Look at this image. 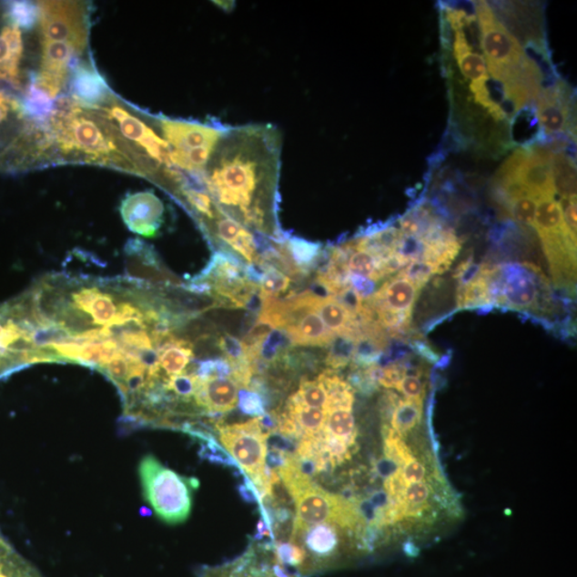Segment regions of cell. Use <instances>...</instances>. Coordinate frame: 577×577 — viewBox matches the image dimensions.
Listing matches in <instances>:
<instances>
[{
  "instance_id": "cell-11",
  "label": "cell",
  "mask_w": 577,
  "mask_h": 577,
  "mask_svg": "<svg viewBox=\"0 0 577 577\" xmlns=\"http://www.w3.org/2000/svg\"><path fill=\"white\" fill-rule=\"evenodd\" d=\"M107 118L116 124L119 133L125 138L133 141L144 151L145 157L158 166L159 168H175L170 162V147L166 140L146 122L132 115L128 110L116 103H109L102 107Z\"/></svg>"
},
{
  "instance_id": "cell-5",
  "label": "cell",
  "mask_w": 577,
  "mask_h": 577,
  "mask_svg": "<svg viewBox=\"0 0 577 577\" xmlns=\"http://www.w3.org/2000/svg\"><path fill=\"white\" fill-rule=\"evenodd\" d=\"M161 137L170 147L169 158L177 169L204 179L205 170L228 127L196 121L158 118Z\"/></svg>"
},
{
  "instance_id": "cell-61",
  "label": "cell",
  "mask_w": 577,
  "mask_h": 577,
  "mask_svg": "<svg viewBox=\"0 0 577 577\" xmlns=\"http://www.w3.org/2000/svg\"><path fill=\"white\" fill-rule=\"evenodd\" d=\"M10 108L21 113L20 103L15 100H12L11 96H8L7 99L4 101H0V125H2L4 120L7 118Z\"/></svg>"
},
{
  "instance_id": "cell-22",
  "label": "cell",
  "mask_w": 577,
  "mask_h": 577,
  "mask_svg": "<svg viewBox=\"0 0 577 577\" xmlns=\"http://www.w3.org/2000/svg\"><path fill=\"white\" fill-rule=\"evenodd\" d=\"M127 273L135 280H150L151 272H161L162 266L157 254L150 245L132 238L126 245Z\"/></svg>"
},
{
  "instance_id": "cell-41",
  "label": "cell",
  "mask_w": 577,
  "mask_h": 577,
  "mask_svg": "<svg viewBox=\"0 0 577 577\" xmlns=\"http://www.w3.org/2000/svg\"><path fill=\"white\" fill-rule=\"evenodd\" d=\"M378 264V258L367 253V251L354 249L348 260V269L351 274L377 281Z\"/></svg>"
},
{
  "instance_id": "cell-21",
  "label": "cell",
  "mask_w": 577,
  "mask_h": 577,
  "mask_svg": "<svg viewBox=\"0 0 577 577\" xmlns=\"http://www.w3.org/2000/svg\"><path fill=\"white\" fill-rule=\"evenodd\" d=\"M285 330L293 347H329L336 336L327 328L317 311L309 312Z\"/></svg>"
},
{
  "instance_id": "cell-49",
  "label": "cell",
  "mask_w": 577,
  "mask_h": 577,
  "mask_svg": "<svg viewBox=\"0 0 577 577\" xmlns=\"http://www.w3.org/2000/svg\"><path fill=\"white\" fill-rule=\"evenodd\" d=\"M230 248L232 250H235L238 255L244 257L248 263L255 261L257 253L254 235L253 232H250L248 228H243Z\"/></svg>"
},
{
  "instance_id": "cell-38",
  "label": "cell",
  "mask_w": 577,
  "mask_h": 577,
  "mask_svg": "<svg viewBox=\"0 0 577 577\" xmlns=\"http://www.w3.org/2000/svg\"><path fill=\"white\" fill-rule=\"evenodd\" d=\"M290 339L284 329H275L262 342L259 358L269 366L278 363L281 356L290 351Z\"/></svg>"
},
{
  "instance_id": "cell-16",
  "label": "cell",
  "mask_w": 577,
  "mask_h": 577,
  "mask_svg": "<svg viewBox=\"0 0 577 577\" xmlns=\"http://www.w3.org/2000/svg\"><path fill=\"white\" fill-rule=\"evenodd\" d=\"M237 401L238 385L231 379L198 378L197 390L194 396V407L198 416L228 413L236 408Z\"/></svg>"
},
{
  "instance_id": "cell-7",
  "label": "cell",
  "mask_w": 577,
  "mask_h": 577,
  "mask_svg": "<svg viewBox=\"0 0 577 577\" xmlns=\"http://www.w3.org/2000/svg\"><path fill=\"white\" fill-rule=\"evenodd\" d=\"M213 429L225 450L231 453L254 483L257 492L266 491L268 487V479L264 476L268 433L263 431L259 420L228 426L217 422Z\"/></svg>"
},
{
  "instance_id": "cell-44",
  "label": "cell",
  "mask_w": 577,
  "mask_h": 577,
  "mask_svg": "<svg viewBox=\"0 0 577 577\" xmlns=\"http://www.w3.org/2000/svg\"><path fill=\"white\" fill-rule=\"evenodd\" d=\"M433 275H435L433 268L422 260L409 263L398 274L399 278L412 281L420 288L425 287Z\"/></svg>"
},
{
  "instance_id": "cell-15",
  "label": "cell",
  "mask_w": 577,
  "mask_h": 577,
  "mask_svg": "<svg viewBox=\"0 0 577 577\" xmlns=\"http://www.w3.org/2000/svg\"><path fill=\"white\" fill-rule=\"evenodd\" d=\"M300 539L303 542L300 548L306 554V577L331 566L341 555V538L335 525L322 523L309 527L300 535Z\"/></svg>"
},
{
  "instance_id": "cell-13",
  "label": "cell",
  "mask_w": 577,
  "mask_h": 577,
  "mask_svg": "<svg viewBox=\"0 0 577 577\" xmlns=\"http://www.w3.org/2000/svg\"><path fill=\"white\" fill-rule=\"evenodd\" d=\"M120 213L127 228L145 238H155L165 220L163 201L152 192L127 194L121 202Z\"/></svg>"
},
{
  "instance_id": "cell-52",
  "label": "cell",
  "mask_w": 577,
  "mask_h": 577,
  "mask_svg": "<svg viewBox=\"0 0 577 577\" xmlns=\"http://www.w3.org/2000/svg\"><path fill=\"white\" fill-rule=\"evenodd\" d=\"M401 476L407 486L409 483L426 481L427 468L426 465L413 459L400 469Z\"/></svg>"
},
{
  "instance_id": "cell-57",
  "label": "cell",
  "mask_w": 577,
  "mask_h": 577,
  "mask_svg": "<svg viewBox=\"0 0 577 577\" xmlns=\"http://www.w3.org/2000/svg\"><path fill=\"white\" fill-rule=\"evenodd\" d=\"M447 21L450 23L451 27L456 30H462L469 26L474 17L470 16L463 10L446 8Z\"/></svg>"
},
{
  "instance_id": "cell-27",
  "label": "cell",
  "mask_w": 577,
  "mask_h": 577,
  "mask_svg": "<svg viewBox=\"0 0 577 577\" xmlns=\"http://www.w3.org/2000/svg\"><path fill=\"white\" fill-rule=\"evenodd\" d=\"M0 577H43L0 533Z\"/></svg>"
},
{
  "instance_id": "cell-42",
  "label": "cell",
  "mask_w": 577,
  "mask_h": 577,
  "mask_svg": "<svg viewBox=\"0 0 577 577\" xmlns=\"http://www.w3.org/2000/svg\"><path fill=\"white\" fill-rule=\"evenodd\" d=\"M290 284L291 278L288 276L279 272L278 268L268 263L266 275H264L259 286L264 297L278 298L279 294L288 290Z\"/></svg>"
},
{
  "instance_id": "cell-18",
  "label": "cell",
  "mask_w": 577,
  "mask_h": 577,
  "mask_svg": "<svg viewBox=\"0 0 577 577\" xmlns=\"http://www.w3.org/2000/svg\"><path fill=\"white\" fill-rule=\"evenodd\" d=\"M70 88L72 99L84 107H103L109 100L110 91L106 79L87 63L73 66Z\"/></svg>"
},
{
  "instance_id": "cell-28",
  "label": "cell",
  "mask_w": 577,
  "mask_h": 577,
  "mask_svg": "<svg viewBox=\"0 0 577 577\" xmlns=\"http://www.w3.org/2000/svg\"><path fill=\"white\" fill-rule=\"evenodd\" d=\"M552 171L556 193L566 199L576 197V166L573 158L563 152L552 153Z\"/></svg>"
},
{
  "instance_id": "cell-14",
  "label": "cell",
  "mask_w": 577,
  "mask_h": 577,
  "mask_svg": "<svg viewBox=\"0 0 577 577\" xmlns=\"http://www.w3.org/2000/svg\"><path fill=\"white\" fill-rule=\"evenodd\" d=\"M537 116L545 135L572 130L573 94L566 83L558 81L539 94Z\"/></svg>"
},
{
  "instance_id": "cell-26",
  "label": "cell",
  "mask_w": 577,
  "mask_h": 577,
  "mask_svg": "<svg viewBox=\"0 0 577 577\" xmlns=\"http://www.w3.org/2000/svg\"><path fill=\"white\" fill-rule=\"evenodd\" d=\"M327 391L328 412L330 410H352L355 401L354 389L334 370L324 371L317 378Z\"/></svg>"
},
{
  "instance_id": "cell-29",
  "label": "cell",
  "mask_w": 577,
  "mask_h": 577,
  "mask_svg": "<svg viewBox=\"0 0 577 577\" xmlns=\"http://www.w3.org/2000/svg\"><path fill=\"white\" fill-rule=\"evenodd\" d=\"M20 106L22 115L28 116L39 124L51 119L55 104L53 97L33 81L24 95Z\"/></svg>"
},
{
  "instance_id": "cell-62",
  "label": "cell",
  "mask_w": 577,
  "mask_h": 577,
  "mask_svg": "<svg viewBox=\"0 0 577 577\" xmlns=\"http://www.w3.org/2000/svg\"><path fill=\"white\" fill-rule=\"evenodd\" d=\"M472 268H474V266H472V260L469 258V259L460 263L456 269H454L452 274L453 278L458 280L464 279L465 276L471 273Z\"/></svg>"
},
{
  "instance_id": "cell-24",
  "label": "cell",
  "mask_w": 577,
  "mask_h": 577,
  "mask_svg": "<svg viewBox=\"0 0 577 577\" xmlns=\"http://www.w3.org/2000/svg\"><path fill=\"white\" fill-rule=\"evenodd\" d=\"M317 314L327 328L335 335H345L359 339L360 323L346 307L334 298L322 299L317 305Z\"/></svg>"
},
{
  "instance_id": "cell-39",
  "label": "cell",
  "mask_w": 577,
  "mask_h": 577,
  "mask_svg": "<svg viewBox=\"0 0 577 577\" xmlns=\"http://www.w3.org/2000/svg\"><path fill=\"white\" fill-rule=\"evenodd\" d=\"M538 200L524 195L507 202L509 211L515 222L526 227H535Z\"/></svg>"
},
{
  "instance_id": "cell-40",
  "label": "cell",
  "mask_w": 577,
  "mask_h": 577,
  "mask_svg": "<svg viewBox=\"0 0 577 577\" xmlns=\"http://www.w3.org/2000/svg\"><path fill=\"white\" fill-rule=\"evenodd\" d=\"M300 400L306 407L325 410L328 412L329 399L322 384L318 380H300L299 389L297 391Z\"/></svg>"
},
{
  "instance_id": "cell-19",
  "label": "cell",
  "mask_w": 577,
  "mask_h": 577,
  "mask_svg": "<svg viewBox=\"0 0 577 577\" xmlns=\"http://www.w3.org/2000/svg\"><path fill=\"white\" fill-rule=\"evenodd\" d=\"M421 288L401 278L386 281L380 290L366 299L374 310L388 309L412 315L413 307L420 297Z\"/></svg>"
},
{
  "instance_id": "cell-12",
  "label": "cell",
  "mask_w": 577,
  "mask_h": 577,
  "mask_svg": "<svg viewBox=\"0 0 577 577\" xmlns=\"http://www.w3.org/2000/svg\"><path fill=\"white\" fill-rule=\"evenodd\" d=\"M81 53L69 43L42 40L41 67L34 82L55 99L65 87L73 63Z\"/></svg>"
},
{
  "instance_id": "cell-4",
  "label": "cell",
  "mask_w": 577,
  "mask_h": 577,
  "mask_svg": "<svg viewBox=\"0 0 577 577\" xmlns=\"http://www.w3.org/2000/svg\"><path fill=\"white\" fill-rule=\"evenodd\" d=\"M144 499L159 520L170 525L186 521L193 507V492L198 479L184 477L165 466L153 454H147L138 468Z\"/></svg>"
},
{
  "instance_id": "cell-50",
  "label": "cell",
  "mask_w": 577,
  "mask_h": 577,
  "mask_svg": "<svg viewBox=\"0 0 577 577\" xmlns=\"http://www.w3.org/2000/svg\"><path fill=\"white\" fill-rule=\"evenodd\" d=\"M298 445V440L288 438L278 431L268 434L267 446L269 450L288 454V456H294L297 452Z\"/></svg>"
},
{
  "instance_id": "cell-31",
  "label": "cell",
  "mask_w": 577,
  "mask_h": 577,
  "mask_svg": "<svg viewBox=\"0 0 577 577\" xmlns=\"http://www.w3.org/2000/svg\"><path fill=\"white\" fill-rule=\"evenodd\" d=\"M421 416L422 402L400 399L391 415L390 426L404 438L420 425Z\"/></svg>"
},
{
  "instance_id": "cell-51",
  "label": "cell",
  "mask_w": 577,
  "mask_h": 577,
  "mask_svg": "<svg viewBox=\"0 0 577 577\" xmlns=\"http://www.w3.org/2000/svg\"><path fill=\"white\" fill-rule=\"evenodd\" d=\"M25 359L14 353L0 351V380L28 367Z\"/></svg>"
},
{
  "instance_id": "cell-63",
  "label": "cell",
  "mask_w": 577,
  "mask_h": 577,
  "mask_svg": "<svg viewBox=\"0 0 577 577\" xmlns=\"http://www.w3.org/2000/svg\"><path fill=\"white\" fill-rule=\"evenodd\" d=\"M14 59L16 61H21V59L14 56V54L11 53L10 47L8 46L7 41H5L2 35H0V61Z\"/></svg>"
},
{
  "instance_id": "cell-55",
  "label": "cell",
  "mask_w": 577,
  "mask_h": 577,
  "mask_svg": "<svg viewBox=\"0 0 577 577\" xmlns=\"http://www.w3.org/2000/svg\"><path fill=\"white\" fill-rule=\"evenodd\" d=\"M564 225L572 241L576 243V197L566 199V207H562Z\"/></svg>"
},
{
  "instance_id": "cell-1",
  "label": "cell",
  "mask_w": 577,
  "mask_h": 577,
  "mask_svg": "<svg viewBox=\"0 0 577 577\" xmlns=\"http://www.w3.org/2000/svg\"><path fill=\"white\" fill-rule=\"evenodd\" d=\"M280 155L278 128L228 127L204 174L208 193L219 213L268 236L266 204L278 208Z\"/></svg>"
},
{
  "instance_id": "cell-60",
  "label": "cell",
  "mask_w": 577,
  "mask_h": 577,
  "mask_svg": "<svg viewBox=\"0 0 577 577\" xmlns=\"http://www.w3.org/2000/svg\"><path fill=\"white\" fill-rule=\"evenodd\" d=\"M288 454L268 450L266 456V468L278 471L287 463Z\"/></svg>"
},
{
  "instance_id": "cell-2",
  "label": "cell",
  "mask_w": 577,
  "mask_h": 577,
  "mask_svg": "<svg viewBox=\"0 0 577 577\" xmlns=\"http://www.w3.org/2000/svg\"><path fill=\"white\" fill-rule=\"evenodd\" d=\"M73 100V99H72ZM53 138L66 158L147 175L139 157L104 113L61 99L51 116Z\"/></svg>"
},
{
  "instance_id": "cell-20",
  "label": "cell",
  "mask_w": 577,
  "mask_h": 577,
  "mask_svg": "<svg viewBox=\"0 0 577 577\" xmlns=\"http://www.w3.org/2000/svg\"><path fill=\"white\" fill-rule=\"evenodd\" d=\"M493 269L494 267L482 264L471 278L460 281L457 292V305L460 309L494 306L492 285H491Z\"/></svg>"
},
{
  "instance_id": "cell-33",
  "label": "cell",
  "mask_w": 577,
  "mask_h": 577,
  "mask_svg": "<svg viewBox=\"0 0 577 577\" xmlns=\"http://www.w3.org/2000/svg\"><path fill=\"white\" fill-rule=\"evenodd\" d=\"M286 248L293 262L306 275L311 272L312 264L315 263L323 249L320 243L307 241V239L298 237L288 238Z\"/></svg>"
},
{
  "instance_id": "cell-25",
  "label": "cell",
  "mask_w": 577,
  "mask_h": 577,
  "mask_svg": "<svg viewBox=\"0 0 577 577\" xmlns=\"http://www.w3.org/2000/svg\"><path fill=\"white\" fill-rule=\"evenodd\" d=\"M298 423L303 438H312L321 434L327 425L328 412L325 410L306 407L296 392L288 399L286 409Z\"/></svg>"
},
{
  "instance_id": "cell-37",
  "label": "cell",
  "mask_w": 577,
  "mask_h": 577,
  "mask_svg": "<svg viewBox=\"0 0 577 577\" xmlns=\"http://www.w3.org/2000/svg\"><path fill=\"white\" fill-rule=\"evenodd\" d=\"M356 339L351 336L336 335L330 342L329 353L324 363L330 370H339L351 363L355 351Z\"/></svg>"
},
{
  "instance_id": "cell-8",
  "label": "cell",
  "mask_w": 577,
  "mask_h": 577,
  "mask_svg": "<svg viewBox=\"0 0 577 577\" xmlns=\"http://www.w3.org/2000/svg\"><path fill=\"white\" fill-rule=\"evenodd\" d=\"M496 183L518 182L538 201L554 198L552 152L548 148L519 149L507 158L495 176Z\"/></svg>"
},
{
  "instance_id": "cell-53",
  "label": "cell",
  "mask_w": 577,
  "mask_h": 577,
  "mask_svg": "<svg viewBox=\"0 0 577 577\" xmlns=\"http://www.w3.org/2000/svg\"><path fill=\"white\" fill-rule=\"evenodd\" d=\"M349 287L363 300L370 299L376 293V282L363 276L349 274Z\"/></svg>"
},
{
  "instance_id": "cell-54",
  "label": "cell",
  "mask_w": 577,
  "mask_h": 577,
  "mask_svg": "<svg viewBox=\"0 0 577 577\" xmlns=\"http://www.w3.org/2000/svg\"><path fill=\"white\" fill-rule=\"evenodd\" d=\"M0 35L7 41L10 51L18 59H22L24 46L21 30L15 26H5Z\"/></svg>"
},
{
  "instance_id": "cell-30",
  "label": "cell",
  "mask_w": 577,
  "mask_h": 577,
  "mask_svg": "<svg viewBox=\"0 0 577 577\" xmlns=\"http://www.w3.org/2000/svg\"><path fill=\"white\" fill-rule=\"evenodd\" d=\"M533 228L537 230L538 235L568 232L567 227L564 225L562 205L561 202L555 200V198L539 200L535 227H533Z\"/></svg>"
},
{
  "instance_id": "cell-17",
  "label": "cell",
  "mask_w": 577,
  "mask_h": 577,
  "mask_svg": "<svg viewBox=\"0 0 577 577\" xmlns=\"http://www.w3.org/2000/svg\"><path fill=\"white\" fill-rule=\"evenodd\" d=\"M269 552L259 546H250L245 554L237 560L220 566L201 567L197 571L198 577H278L274 573L273 558H269Z\"/></svg>"
},
{
  "instance_id": "cell-45",
  "label": "cell",
  "mask_w": 577,
  "mask_h": 577,
  "mask_svg": "<svg viewBox=\"0 0 577 577\" xmlns=\"http://www.w3.org/2000/svg\"><path fill=\"white\" fill-rule=\"evenodd\" d=\"M217 346L230 364L248 359L247 349H245L243 342L236 339L235 336L229 334L220 336L217 340Z\"/></svg>"
},
{
  "instance_id": "cell-6",
  "label": "cell",
  "mask_w": 577,
  "mask_h": 577,
  "mask_svg": "<svg viewBox=\"0 0 577 577\" xmlns=\"http://www.w3.org/2000/svg\"><path fill=\"white\" fill-rule=\"evenodd\" d=\"M292 500L296 502L297 515L290 537L291 543H296L300 535L314 524L335 525L354 532L355 537L366 526L355 502L343 500L340 495L329 493L315 482L292 495Z\"/></svg>"
},
{
  "instance_id": "cell-10",
  "label": "cell",
  "mask_w": 577,
  "mask_h": 577,
  "mask_svg": "<svg viewBox=\"0 0 577 577\" xmlns=\"http://www.w3.org/2000/svg\"><path fill=\"white\" fill-rule=\"evenodd\" d=\"M42 40L69 43L83 52L88 42V12L78 2H40Z\"/></svg>"
},
{
  "instance_id": "cell-46",
  "label": "cell",
  "mask_w": 577,
  "mask_h": 577,
  "mask_svg": "<svg viewBox=\"0 0 577 577\" xmlns=\"http://www.w3.org/2000/svg\"><path fill=\"white\" fill-rule=\"evenodd\" d=\"M397 390L400 391L405 399L410 400L423 402L426 397V384L420 376H405L397 386Z\"/></svg>"
},
{
  "instance_id": "cell-47",
  "label": "cell",
  "mask_w": 577,
  "mask_h": 577,
  "mask_svg": "<svg viewBox=\"0 0 577 577\" xmlns=\"http://www.w3.org/2000/svg\"><path fill=\"white\" fill-rule=\"evenodd\" d=\"M408 367L402 363H391L380 367L378 384L388 390H396L401 380L407 376Z\"/></svg>"
},
{
  "instance_id": "cell-35",
  "label": "cell",
  "mask_w": 577,
  "mask_h": 577,
  "mask_svg": "<svg viewBox=\"0 0 577 577\" xmlns=\"http://www.w3.org/2000/svg\"><path fill=\"white\" fill-rule=\"evenodd\" d=\"M198 443L200 446L198 454L201 460H206V461L213 464L232 469L236 471L238 477L245 475L241 466L238 464L235 459L227 453L225 448L219 444V441L214 434L208 435L207 438L201 440Z\"/></svg>"
},
{
  "instance_id": "cell-48",
  "label": "cell",
  "mask_w": 577,
  "mask_h": 577,
  "mask_svg": "<svg viewBox=\"0 0 577 577\" xmlns=\"http://www.w3.org/2000/svg\"><path fill=\"white\" fill-rule=\"evenodd\" d=\"M243 228H245L244 226L226 217L218 218L215 223V229H217V236L220 238V242L229 245V247L235 243Z\"/></svg>"
},
{
  "instance_id": "cell-56",
  "label": "cell",
  "mask_w": 577,
  "mask_h": 577,
  "mask_svg": "<svg viewBox=\"0 0 577 577\" xmlns=\"http://www.w3.org/2000/svg\"><path fill=\"white\" fill-rule=\"evenodd\" d=\"M399 401H400V398L395 392L385 391L382 399H380V415H382L383 423H390L391 415L394 413Z\"/></svg>"
},
{
  "instance_id": "cell-58",
  "label": "cell",
  "mask_w": 577,
  "mask_h": 577,
  "mask_svg": "<svg viewBox=\"0 0 577 577\" xmlns=\"http://www.w3.org/2000/svg\"><path fill=\"white\" fill-rule=\"evenodd\" d=\"M399 470H400V468H399L394 461H391V460L386 457L380 458L373 463L374 474L383 479H388L396 474Z\"/></svg>"
},
{
  "instance_id": "cell-23",
  "label": "cell",
  "mask_w": 577,
  "mask_h": 577,
  "mask_svg": "<svg viewBox=\"0 0 577 577\" xmlns=\"http://www.w3.org/2000/svg\"><path fill=\"white\" fill-rule=\"evenodd\" d=\"M453 55L460 71L471 84L486 83L489 73L486 59L482 55L472 50L464 30H457L453 42Z\"/></svg>"
},
{
  "instance_id": "cell-36",
  "label": "cell",
  "mask_w": 577,
  "mask_h": 577,
  "mask_svg": "<svg viewBox=\"0 0 577 577\" xmlns=\"http://www.w3.org/2000/svg\"><path fill=\"white\" fill-rule=\"evenodd\" d=\"M382 434L384 440V457L394 461L399 468H403L405 464L415 458L412 450L405 443L403 437L398 434L390 423H383Z\"/></svg>"
},
{
  "instance_id": "cell-34",
  "label": "cell",
  "mask_w": 577,
  "mask_h": 577,
  "mask_svg": "<svg viewBox=\"0 0 577 577\" xmlns=\"http://www.w3.org/2000/svg\"><path fill=\"white\" fill-rule=\"evenodd\" d=\"M5 17L12 26L18 29L32 30L40 22V8L38 3L17 2L5 3Z\"/></svg>"
},
{
  "instance_id": "cell-32",
  "label": "cell",
  "mask_w": 577,
  "mask_h": 577,
  "mask_svg": "<svg viewBox=\"0 0 577 577\" xmlns=\"http://www.w3.org/2000/svg\"><path fill=\"white\" fill-rule=\"evenodd\" d=\"M325 430L333 437L345 441L349 448L356 445L358 428L355 425L352 410L335 409L329 410Z\"/></svg>"
},
{
  "instance_id": "cell-9",
  "label": "cell",
  "mask_w": 577,
  "mask_h": 577,
  "mask_svg": "<svg viewBox=\"0 0 577 577\" xmlns=\"http://www.w3.org/2000/svg\"><path fill=\"white\" fill-rule=\"evenodd\" d=\"M542 274L536 267L527 263L494 267L491 279L494 306L518 311L537 309Z\"/></svg>"
},
{
  "instance_id": "cell-3",
  "label": "cell",
  "mask_w": 577,
  "mask_h": 577,
  "mask_svg": "<svg viewBox=\"0 0 577 577\" xmlns=\"http://www.w3.org/2000/svg\"><path fill=\"white\" fill-rule=\"evenodd\" d=\"M474 4L481 45L491 76L503 84V89L525 90L536 99L542 77L539 66L487 2Z\"/></svg>"
},
{
  "instance_id": "cell-59",
  "label": "cell",
  "mask_w": 577,
  "mask_h": 577,
  "mask_svg": "<svg viewBox=\"0 0 577 577\" xmlns=\"http://www.w3.org/2000/svg\"><path fill=\"white\" fill-rule=\"evenodd\" d=\"M238 492L239 497L248 503H259V497H258L257 490L254 483L250 479L244 475V483L239 484L238 487Z\"/></svg>"
},
{
  "instance_id": "cell-43",
  "label": "cell",
  "mask_w": 577,
  "mask_h": 577,
  "mask_svg": "<svg viewBox=\"0 0 577 577\" xmlns=\"http://www.w3.org/2000/svg\"><path fill=\"white\" fill-rule=\"evenodd\" d=\"M238 408L244 415L255 417V419L267 413L262 397L258 392L248 389H241L238 391Z\"/></svg>"
}]
</instances>
